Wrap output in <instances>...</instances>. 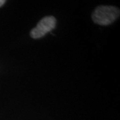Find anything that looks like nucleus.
Instances as JSON below:
<instances>
[{
    "label": "nucleus",
    "instance_id": "f03ea898",
    "mask_svg": "<svg viewBox=\"0 0 120 120\" xmlns=\"http://www.w3.org/2000/svg\"><path fill=\"white\" fill-rule=\"evenodd\" d=\"M56 19L53 16H46L42 18L37 26L30 31V36L34 39H39L45 35L55 28Z\"/></svg>",
    "mask_w": 120,
    "mask_h": 120
},
{
    "label": "nucleus",
    "instance_id": "7ed1b4c3",
    "mask_svg": "<svg viewBox=\"0 0 120 120\" xmlns=\"http://www.w3.org/2000/svg\"><path fill=\"white\" fill-rule=\"evenodd\" d=\"M5 3V0H0V7H1Z\"/></svg>",
    "mask_w": 120,
    "mask_h": 120
},
{
    "label": "nucleus",
    "instance_id": "f257e3e1",
    "mask_svg": "<svg viewBox=\"0 0 120 120\" xmlns=\"http://www.w3.org/2000/svg\"><path fill=\"white\" fill-rule=\"evenodd\" d=\"M120 9L113 6L101 5L96 8L92 13V19L95 23L101 26L112 24L120 16Z\"/></svg>",
    "mask_w": 120,
    "mask_h": 120
}]
</instances>
